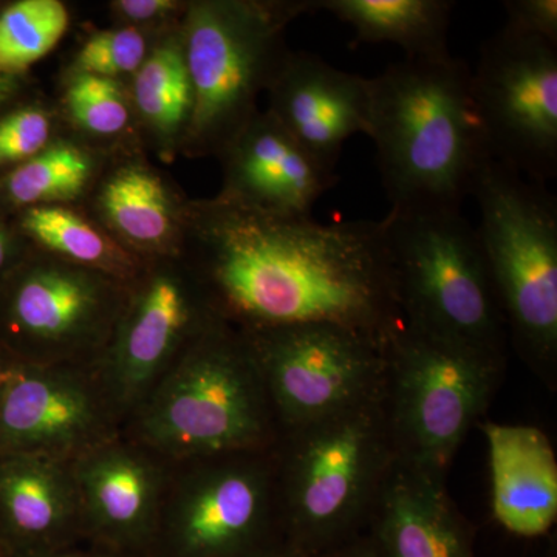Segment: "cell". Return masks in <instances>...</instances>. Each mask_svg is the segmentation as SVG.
I'll use <instances>...</instances> for the list:
<instances>
[{
    "label": "cell",
    "instance_id": "obj_1",
    "mask_svg": "<svg viewBox=\"0 0 557 557\" xmlns=\"http://www.w3.org/2000/svg\"><path fill=\"white\" fill-rule=\"evenodd\" d=\"M178 258L226 324H325L386 344L401 325L383 220L322 225L225 199H189Z\"/></svg>",
    "mask_w": 557,
    "mask_h": 557
},
{
    "label": "cell",
    "instance_id": "obj_2",
    "mask_svg": "<svg viewBox=\"0 0 557 557\" xmlns=\"http://www.w3.org/2000/svg\"><path fill=\"white\" fill-rule=\"evenodd\" d=\"M368 137L392 212L461 211L493 159L468 62L403 60L369 78Z\"/></svg>",
    "mask_w": 557,
    "mask_h": 557
},
{
    "label": "cell",
    "instance_id": "obj_3",
    "mask_svg": "<svg viewBox=\"0 0 557 557\" xmlns=\"http://www.w3.org/2000/svg\"><path fill=\"white\" fill-rule=\"evenodd\" d=\"M123 434L178 463L273 448L282 429L247 336L218 321L161 376Z\"/></svg>",
    "mask_w": 557,
    "mask_h": 557
},
{
    "label": "cell",
    "instance_id": "obj_4",
    "mask_svg": "<svg viewBox=\"0 0 557 557\" xmlns=\"http://www.w3.org/2000/svg\"><path fill=\"white\" fill-rule=\"evenodd\" d=\"M383 397L282 432L274 460L293 547L327 556L364 536L397 460Z\"/></svg>",
    "mask_w": 557,
    "mask_h": 557
},
{
    "label": "cell",
    "instance_id": "obj_5",
    "mask_svg": "<svg viewBox=\"0 0 557 557\" xmlns=\"http://www.w3.org/2000/svg\"><path fill=\"white\" fill-rule=\"evenodd\" d=\"M318 0H189L180 22L194 110L180 157H218L259 112L288 54L285 35Z\"/></svg>",
    "mask_w": 557,
    "mask_h": 557
},
{
    "label": "cell",
    "instance_id": "obj_6",
    "mask_svg": "<svg viewBox=\"0 0 557 557\" xmlns=\"http://www.w3.org/2000/svg\"><path fill=\"white\" fill-rule=\"evenodd\" d=\"M383 223L403 321L507 366V321L478 230L461 211H388Z\"/></svg>",
    "mask_w": 557,
    "mask_h": 557
},
{
    "label": "cell",
    "instance_id": "obj_7",
    "mask_svg": "<svg viewBox=\"0 0 557 557\" xmlns=\"http://www.w3.org/2000/svg\"><path fill=\"white\" fill-rule=\"evenodd\" d=\"M480 245L520 358L549 388L557 380V200L496 160L472 189Z\"/></svg>",
    "mask_w": 557,
    "mask_h": 557
},
{
    "label": "cell",
    "instance_id": "obj_8",
    "mask_svg": "<svg viewBox=\"0 0 557 557\" xmlns=\"http://www.w3.org/2000/svg\"><path fill=\"white\" fill-rule=\"evenodd\" d=\"M384 351L383 403L395 456L446 478L461 443L490 409L505 366L405 321Z\"/></svg>",
    "mask_w": 557,
    "mask_h": 557
},
{
    "label": "cell",
    "instance_id": "obj_9",
    "mask_svg": "<svg viewBox=\"0 0 557 557\" xmlns=\"http://www.w3.org/2000/svg\"><path fill=\"white\" fill-rule=\"evenodd\" d=\"M284 541L273 446L171 463L146 557H258Z\"/></svg>",
    "mask_w": 557,
    "mask_h": 557
},
{
    "label": "cell",
    "instance_id": "obj_10",
    "mask_svg": "<svg viewBox=\"0 0 557 557\" xmlns=\"http://www.w3.org/2000/svg\"><path fill=\"white\" fill-rule=\"evenodd\" d=\"M127 285L30 247L0 281V346L25 364L97 366Z\"/></svg>",
    "mask_w": 557,
    "mask_h": 557
},
{
    "label": "cell",
    "instance_id": "obj_11",
    "mask_svg": "<svg viewBox=\"0 0 557 557\" xmlns=\"http://www.w3.org/2000/svg\"><path fill=\"white\" fill-rule=\"evenodd\" d=\"M244 333L282 432L384 395L386 344L373 336L325 322Z\"/></svg>",
    "mask_w": 557,
    "mask_h": 557
},
{
    "label": "cell",
    "instance_id": "obj_12",
    "mask_svg": "<svg viewBox=\"0 0 557 557\" xmlns=\"http://www.w3.org/2000/svg\"><path fill=\"white\" fill-rule=\"evenodd\" d=\"M218 321L178 256L146 260L127 285L112 338L95 366L123 428L183 351Z\"/></svg>",
    "mask_w": 557,
    "mask_h": 557
},
{
    "label": "cell",
    "instance_id": "obj_13",
    "mask_svg": "<svg viewBox=\"0 0 557 557\" xmlns=\"http://www.w3.org/2000/svg\"><path fill=\"white\" fill-rule=\"evenodd\" d=\"M472 97L491 157L533 182L557 175V47L502 28L480 47Z\"/></svg>",
    "mask_w": 557,
    "mask_h": 557
},
{
    "label": "cell",
    "instance_id": "obj_14",
    "mask_svg": "<svg viewBox=\"0 0 557 557\" xmlns=\"http://www.w3.org/2000/svg\"><path fill=\"white\" fill-rule=\"evenodd\" d=\"M123 434L95 366L20 362L0 394V456L75 460Z\"/></svg>",
    "mask_w": 557,
    "mask_h": 557
},
{
    "label": "cell",
    "instance_id": "obj_15",
    "mask_svg": "<svg viewBox=\"0 0 557 557\" xmlns=\"http://www.w3.org/2000/svg\"><path fill=\"white\" fill-rule=\"evenodd\" d=\"M69 468L84 539L101 548L146 557L171 461L121 434L70 461Z\"/></svg>",
    "mask_w": 557,
    "mask_h": 557
},
{
    "label": "cell",
    "instance_id": "obj_16",
    "mask_svg": "<svg viewBox=\"0 0 557 557\" xmlns=\"http://www.w3.org/2000/svg\"><path fill=\"white\" fill-rule=\"evenodd\" d=\"M267 94V112L329 170L336 171L348 139L369 134V78L319 54L289 50Z\"/></svg>",
    "mask_w": 557,
    "mask_h": 557
},
{
    "label": "cell",
    "instance_id": "obj_17",
    "mask_svg": "<svg viewBox=\"0 0 557 557\" xmlns=\"http://www.w3.org/2000/svg\"><path fill=\"white\" fill-rule=\"evenodd\" d=\"M189 197L143 145L112 150L81 209L116 244L149 260L177 256Z\"/></svg>",
    "mask_w": 557,
    "mask_h": 557
},
{
    "label": "cell",
    "instance_id": "obj_18",
    "mask_svg": "<svg viewBox=\"0 0 557 557\" xmlns=\"http://www.w3.org/2000/svg\"><path fill=\"white\" fill-rule=\"evenodd\" d=\"M219 196L273 214L311 218L339 175L311 157L267 110H259L218 157Z\"/></svg>",
    "mask_w": 557,
    "mask_h": 557
},
{
    "label": "cell",
    "instance_id": "obj_19",
    "mask_svg": "<svg viewBox=\"0 0 557 557\" xmlns=\"http://www.w3.org/2000/svg\"><path fill=\"white\" fill-rule=\"evenodd\" d=\"M364 536L376 557H475L474 527L445 475L395 460Z\"/></svg>",
    "mask_w": 557,
    "mask_h": 557
},
{
    "label": "cell",
    "instance_id": "obj_20",
    "mask_svg": "<svg viewBox=\"0 0 557 557\" xmlns=\"http://www.w3.org/2000/svg\"><path fill=\"white\" fill-rule=\"evenodd\" d=\"M0 536L20 556L58 552L84 539L69 463L0 456Z\"/></svg>",
    "mask_w": 557,
    "mask_h": 557
},
{
    "label": "cell",
    "instance_id": "obj_21",
    "mask_svg": "<svg viewBox=\"0 0 557 557\" xmlns=\"http://www.w3.org/2000/svg\"><path fill=\"white\" fill-rule=\"evenodd\" d=\"M479 426L490 449L494 518L518 536L547 533L557 516V461L547 435L487 420Z\"/></svg>",
    "mask_w": 557,
    "mask_h": 557
},
{
    "label": "cell",
    "instance_id": "obj_22",
    "mask_svg": "<svg viewBox=\"0 0 557 557\" xmlns=\"http://www.w3.org/2000/svg\"><path fill=\"white\" fill-rule=\"evenodd\" d=\"M132 110L143 146L161 163L180 157L194 110L180 25L157 40L129 83Z\"/></svg>",
    "mask_w": 557,
    "mask_h": 557
},
{
    "label": "cell",
    "instance_id": "obj_23",
    "mask_svg": "<svg viewBox=\"0 0 557 557\" xmlns=\"http://www.w3.org/2000/svg\"><path fill=\"white\" fill-rule=\"evenodd\" d=\"M456 3L450 0H318L355 32V42L394 44L406 60L450 57L448 32Z\"/></svg>",
    "mask_w": 557,
    "mask_h": 557
},
{
    "label": "cell",
    "instance_id": "obj_24",
    "mask_svg": "<svg viewBox=\"0 0 557 557\" xmlns=\"http://www.w3.org/2000/svg\"><path fill=\"white\" fill-rule=\"evenodd\" d=\"M110 152L62 132L27 163L0 175V208L7 214L35 207H81Z\"/></svg>",
    "mask_w": 557,
    "mask_h": 557
},
{
    "label": "cell",
    "instance_id": "obj_25",
    "mask_svg": "<svg viewBox=\"0 0 557 557\" xmlns=\"http://www.w3.org/2000/svg\"><path fill=\"white\" fill-rule=\"evenodd\" d=\"M11 220L32 248L119 281L131 282L146 262L116 244L79 207L27 208Z\"/></svg>",
    "mask_w": 557,
    "mask_h": 557
},
{
    "label": "cell",
    "instance_id": "obj_26",
    "mask_svg": "<svg viewBox=\"0 0 557 557\" xmlns=\"http://www.w3.org/2000/svg\"><path fill=\"white\" fill-rule=\"evenodd\" d=\"M54 104L64 129L94 148L112 152L143 145L123 81L62 72Z\"/></svg>",
    "mask_w": 557,
    "mask_h": 557
},
{
    "label": "cell",
    "instance_id": "obj_27",
    "mask_svg": "<svg viewBox=\"0 0 557 557\" xmlns=\"http://www.w3.org/2000/svg\"><path fill=\"white\" fill-rule=\"evenodd\" d=\"M69 27V7L61 0H20L0 10V75H27Z\"/></svg>",
    "mask_w": 557,
    "mask_h": 557
},
{
    "label": "cell",
    "instance_id": "obj_28",
    "mask_svg": "<svg viewBox=\"0 0 557 557\" xmlns=\"http://www.w3.org/2000/svg\"><path fill=\"white\" fill-rule=\"evenodd\" d=\"M163 35L123 25L91 32L75 51L64 72L129 83Z\"/></svg>",
    "mask_w": 557,
    "mask_h": 557
},
{
    "label": "cell",
    "instance_id": "obj_29",
    "mask_svg": "<svg viewBox=\"0 0 557 557\" xmlns=\"http://www.w3.org/2000/svg\"><path fill=\"white\" fill-rule=\"evenodd\" d=\"M64 131L54 101L39 95L0 113V175L27 163Z\"/></svg>",
    "mask_w": 557,
    "mask_h": 557
},
{
    "label": "cell",
    "instance_id": "obj_30",
    "mask_svg": "<svg viewBox=\"0 0 557 557\" xmlns=\"http://www.w3.org/2000/svg\"><path fill=\"white\" fill-rule=\"evenodd\" d=\"M188 5L189 0H112L108 9L115 25L163 35L178 27Z\"/></svg>",
    "mask_w": 557,
    "mask_h": 557
},
{
    "label": "cell",
    "instance_id": "obj_31",
    "mask_svg": "<svg viewBox=\"0 0 557 557\" xmlns=\"http://www.w3.org/2000/svg\"><path fill=\"white\" fill-rule=\"evenodd\" d=\"M508 30L557 47V0H505Z\"/></svg>",
    "mask_w": 557,
    "mask_h": 557
},
{
    "label": "cell",
    "instance_id": "obj_32",
    "mask_svg": "<svg viewBox=\"0 0 557 557\" xmlns=\"http://www.w3.org/2000/svg\"><path fill=\"white\" fill-rule=\"evenodd\" d=\"M9 215L0 208V281L30 249V245L14 228L13 220L7 219Z\"/></svg>",
    "mask_w": 557,
    "mask_h": 557
},
{
    "label": "cell",
    "instance_id": "obj_33",
    "mask_svg": "<svg viewBox=\"0 0 557 557\" xmlns=\"http://www.w3.org/2000/svg\"><path fill=\"white\" fill-rule=\"evenodd\" d=\"M33 97L28 76L0 75V113Z\"/></svg>",
    "mask_w": 557,
    "mask_h": 557
},
{
    "label": "cell",
    "instance_id": "obj_34",
    "mask_svg": "<svg viewBox=\"0 0 557 557\" xmlns=\"http://www.w3.org/2000/svg\"><path fill=\"white\" fill-rule=\"evenodd\" d=\"M325 557H376L369 539L361 536Z\"/></svg>",
    "mask_w": 557,
    "mask_h": 557
},
{
    "label": "cell",
    "instance_id": "obj_35",
    "mask_svg": "<svg viewBox=\"0 0 557 557\" xmlns=\"http://www.w3.org/2000/svg\"><path fill=\"white\" fill-rule=\"evenodd\" d=\"M17 557H141L127 555V553L113 552V549L104 548V552H78V549L64 548L58 552L40 553V555L20 556Z\"/></svg>",
    "mask_w": 557,
    "mask_h": 557
},
{
    "label": "cell",
    "instance_id": "obj_36",
    "mask_svg": "<svg viewBox=\"0 0 557 557\" xmlns=\"http://www.w3.org/2000/svg\"><path fill=\"white\" fill-rule=\"evenodd\" d=\"M17 364H20V361L11 357L9 351L0 346V394H2V391L5 388L7 384H9L11 376L16 372Z\"/></svg>",
    "mask_w": 557,
    "mask_h": 557
},
{
    "label": "cell",
    "instance_id": "obj_37",
    "mask_svg": "<svg viewBox=\"0 0 557 557\" xmlns=\"http://www.w3.org/2000/svg\"><path fill=\"white\" fill-rule=\"evenodd\" d=\"M258 557H325V556H313L309 553L302 552V549L293 547L287 541L281 542L276 547L270 548L269 552L262 553Z\"/></svg>",
    "mask_w": 557,
    "mask_h": 557
},
{
    "label": "cell",
    "instance_id": "obj_38",
    "mask_svg": "<svg viewBox=\"0 0 557 557\" xmlns=\"http://www.w3.org/2000/svg\"><path fill=\"white\" fill-rule=\"evenodd\" d=\"M0 557H17L16 552L0 536Z\"/></svg>",
    "mask_w": 557,
    "mask_h": 557
}]
</instances>
